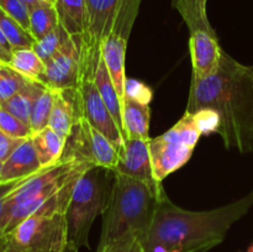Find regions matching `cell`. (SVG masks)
Returning <instances> with one entry per match:
<instances>
[{
    "label": "cell",
    "instance_id": "obj_1",
    "mask_svg": "<svg viewBox=\"0 0 253 252\" xmlns=\"http://www.w3.org/2000/svg\"><path fill=\"white\" fill-rule=\"evenodd\" d=\"M212 109L220 116L217 133L227 150L253 152V68L222 53L220 68L207 79L192 78L188 113Z\"/></svg>",
    "mask_w": 253,
    "mask_h": 252
},
{
    "label": "cell",
    "instance_id": "obj_2",
    "mask_svg": "<svg viewBox=\"0 0 253 252\" xmlns=\"http://www.w3.org/2000/svg\"><path fill=\"white\" fill-rule=\"evenodd\" d=\"M252 207L253 190L231 204L207 211L184 210L165 195L158 202L143 246L146 251L162 245L169 252H208L224 241L232 225Z\"/></svg>",
    "mask_w": 253,
    "mask_h": 252
},
{
    "label": "cell",
    "instance_id": "obj_3",
    "mask_svg": "<svg viewBox=\"0 0 253 252\" xmlns=\"http://www.w3.org/2000/svg\"><path fill=\"white\" fill-rule=\"evenodd\" d=\"M165 189H156L141 180L114 172L108 205L103 212V229L98 249L127 235L145 241Z\"/></svg>",
    "mask_w": 253,
    "mask_h": 252
},
{
    "label": "cell",
    "instance_id": "obj_4",
    "mask_svg": "<svg viewBox=\"0 0 253 252\" xmlns=\"http://www.w3.org/2000/svg\"><path fill=\"white\" fill-rule=\"evenodd\" d=\"M88 168L90 167L82 163L59 162L29 178L4 202L0 215V229L4 235L25 219L36 214L48 198L67 183L81 177Z\"/></svg>",
    "mask_w": 253,
    "mask_h": 252
},
{
    "label": "cell",
    "instance_id": "obj_5",
    "mask_svg": "<svg viewBox=\"0 0 253 252\" xmlns=\"http://www.w3.org/2000/svg\"><path fill=\"white\" fill-rule=\"evenodd\" d=\"M108 172L100 167H90L78 178L66 211L67 240L77 249L89 247V232L98 215H103L108 205Z\"/></svg>",
    "mask_w": 253,
    "mask_h": 252
},
{
    "label": "cell",
    "instance_id": "obj_6",
    "mask_svg": "<svg viewBox=\"0 0 253 252\" xmlns=\"http://www.w3.org/2000/svg\"><path fill=\"white\" fill-rule=\"evenodd\" d=\"M67 244L66 214H34L5 235L2 249L11 252H62Z\"/></svg>",
    "mask_w": 253,
    "mask_h": 252
},
{
    "label": "cell",
    "instance_id": "obj_7",
    "mask_svg": "<svg viewBox=\"0 0 253 252\" xmlns=\"http://www.w3.org/2000/svg\"><path fill=\"white\" fill-rule=\"evenodd\" d=\"M118 160L119 152L115 146L82 118L67 136L61 162H77L115 172Z\"/></svg>",
    "mask_w": 253,
    "mask_h": 252
},
{
    "label": "cell",
    "instance_id": "obj_8",
    "mask_svg": "<svg viewBox=\"0 0 253 252\" xmlns=\"http://www.w3.org/2000/svg\"><path fill=\"white\" fill-rule=\"evenodd\" d=\"M44 64L40 83L52 90L78 88L84 77H94L96 69L89 59L85 36H72L68 43Z\"/></svg>",
    "mask_w": 253,
    "mask_h": 252
},
{
    "label": "cell",
    "instance_id": "obj_9",
    "mask_svg": "<svg viewBox=\"0 0 253 252\" xmlns=\"http://www.w3.org/2000/svg\"><path fill=\"white\" fill-rule=\"evenodd\" d=\"M78 88L81 91L83 118L94 128L100 131L115 146L118 152H120L121 148L124 147L125 140H124L123 133L116 125L113 115L101 99L100 93L94 83V77L86 74Z\"/></svg>",
    "mask_w": 253,
    "mask_h": 252
},
{
    "label": "cell",
    "instance_id": "obj_10",
    "mask_svg": "<svg viewBox=\"0 0 253 252\" xmlns=\"http://www.w3.org/2000/svg\"><path fill=\"white\" fill-rule=\"evenodd\" d=\"M88 19L86 43L89 59L94 66L98 64L104 40L114 34L118 11V0H84Z\"/></svg>",
    "mask_w": 253,
    "mask_h": 252
},
{
    "label": "cell",
    "instance_id": "obj_11",
    "mask_svg": "<svg viewBox=\"0 0 253 252\" xmlns=\"http://www.w3.org/2000/svg\"><path fill=\"white\" fill-rule=\"evenodd\" d=\"M148 141L150 140L142 138H126L124 147L119 152L115 172L141 180L156 189H161L163 188L162 184L157 182L153 175Z\"/></svg>",
    "mask_w": 253,
    "mask_h": 252
},
{
    "label": "cell",
    "instance_id": "obj_12",
    "mask_svg": "<svg viewBox=\"0 0 253 252\" xmlns=\"http://www.w3.org/2000/svg\"><path fill=\"white\" fill-rule=\"evenodd\" d=\"M148 147L153 175L161 183L173 172L182 168L190 160L194 151L192 146L170 140L165 135L150 138Z\"/></svg>",
    "mask_w": 253,
    "mask_h": 252
},
{
    "label": "cell",
    "instance_id": "obj_13",
    "mask_svg": "<svg viewBox=\"0 0 253 252\" xmlns=\"http://www.w3.org/2000/svg\"><path fill=\"white\" fill-rule=\"evenodd\" d=\"M189 51L193 64V78L207 79L219 71L224 51L220 47L216 34L204 30L190 32Z\"/></svg>",
    "mask_w": 253,
    "mask_h": 252
},
{
    "label": "cell",
    "instance_id": "obj_14",
    "mask_svg": "<svg viewBox=\"0 0 253 252\" xmlns=\"http://www.w3.org/2000/svg\"><path fill=\"white\" fill-rule=\"evenodd\" d=\"M83 118L79 88L53 90V108L48 126L59 136L67 138L74 124Z\"/></svg>",
    "mask_w": 253,
    "mask_h": 252
},
{
    "label": "cell",
    "instance_id": "obj_15",
    "mask_svg": "<svg viewBox=\"0 0 253 252\" xmlns=\"http://www.w3.org/2000/svg\"><path fill=\"white\" fill-rule=\"evenodd\" d=\"M49 168V167H48ZM44 168L40 163L32 138H26L2 165L0 182L24 179L37 174Z\"/></svg>",
    "mask_w": 253,
    "mask_h": 252
},
{
    "label": "cell",
    "instance_id": "obj_16",
    "mask_svg": "<svg viewBox=\"0 0 253 252\" xmlns=\"http://www.w3.org/2000/svg\"><path fill=\"white\" fill-rule=\"evenodd\" d=\"M126 46H127V40L116 35H111L110 37L104 40L100 46L101 56L123 105L125 101V82L127 78L125 74V56L127 48Z\"/></svg>",
    "mask_w": 253,
    "mask_h": 252
},
{
    "label": "cell",
    "instance_id": "obj_17",
    "mask_svg": "<svg viewBox=\"0 0 253 252\" xmlns=\"http://www.w3.org/2000/svg\"><path fill=\"white\" fill-rule=\"evenodd\" d=\"M124 132L126 138H142L150 140V105L125 99L123 105Z\"/></svg>",
    "mask_w": 253,
    "mask_h": 252
},
{
    "label": "cell",
    "instance_id": "obj_18",
    "mask_svg": "<svg viewBox=\"0 0 253 252\" xmlns=\"http://www.w3.org/2000/svg\"><path fill=\"white\" fill-rule=\"evenodd\" d=\"M59 25L71 36H85L88 19L84 0H53Z\"/></svg>",
    "mask_w": 253,
    "mask_h": 252
},
{
    "label": "cell",
    "instance_id": "obj_19",
    "mask_svg": "<svg viewBox=\"0 0 253 252\" xmlns=\"http://www.w3.org/2000/svg\"><path fill=\"white\" fill-rule=\"evenodd\" d=\"M94 83H95L96 88H98L99 93H100L101 99L105 103L106 108L113 115L114 120H115L116 125L120 128L121 133L125 140V132H124V119H123V104H121L120 98L118 95L115 86H114L113 81L110 78L106 64L104 62L103 56L100 53V58H99L98 64H96L95 73H94Z\"/></svg>",
    "mask_w": 253,
    "mask_h": 252
},
{
    "label": "cell",
    "instance_id": "obj_20",
    "mask_svg": "<svg viewBox=\"0 0 253 252\" xmlns=\"http://www.w3.org/2000/svg\"><path fill=\"white\" fill-rule=\"evenodd\" d=\"M31 138L42 167H53L61 162L66 146V138L59 136L49 126L32 135Z\"/></svg>",
    "mask_w": 253,
    "mask_h": 252
},
{
    "label": "cell",
    "instance_id": "obj_21",
    "mask_svg": "<svg viewBox=\"0 0 253 252\" xmlns=\"http://www.w3.org/2000/svg\"><path fill=\"white\" fill-rule=\"evenodd\" d=\"M30 11V34L35 41L43 39L59 26L58 15L53 0H43L35 5Z\"/></svg>",
    "mask_w": 253,
    "mask_h": 252
},
{
    "label": "cell",
    "instance_id": "obj_22",
    "mask_svg": "<svg viewBox=\"0 0 253 252\" xmlns=\"http://www.w3.org/2000/svg\"><path fill=\"white\" fill-rule=\"evenodd\" d=\"M46 86L42 83L30 79L29 83L26 84V86L22 90L15 94L7 101L2 103L0 105V108L5 109L6 111L11 113L12 115L19 118L20 120H22L25 124H27L30 126V118H31V111L32 108H34L35 100H36L37 96L41 94V91Z\"/></svg>",
    "mask_w": 253,
    "mask_h": 252
},
{
    "label": "cell",
    "instance_id": "obj_23",
    "mask_svg": "<svg viewBox=\"0 0 253 252\" xmlns=\"http://www.w3.org/2000/svg\"><path fill=\"white\" fill-rule=\"evenodd\" d=\"M207 2L208 0H172L173 7L179 12L190 32L204 30L216 34L208 19Z\"/></svg>",
    "mask_w": 253,
    "mask_h": 252
},
{
    "label": "cell",
    "instance_id": "obj_24",
    "mask_svg": "<svg viewBox=\"0 0 253 252\" xmlns=\"http://www.w3.org/2000/svg\"><path fill=\"white\" fill-rule=\"evenodd\" d=\"M9 66L31 81L40 82L44 73L46 64L32 47L15 48L11 52Z\"/></svg>",
    "mask_w": 253,
    "mask_h": 252
},
{
    "label": "cell",
    "instance_id": "obj_25",
    "mask_svg": "<svg viewBox=\"0 0 253 252\" xmlns=\"http://www.w3.org/2000/svg\"><path fill=\"white\" fill-rule=\"evenodd\" d=\"M0 30L12 49L32 47L36 42L27 30H25L16 20L12 19L1 9H0Z\"/></svg>",
    "mask_w": 253,
    "mask_h": 252
},
{
    "label": "cell",
    "instance_id": "obj_26",
    "mask_svg": "<svg viewBox=\"0 0 253 252\" xmlns=\"http://www.w3.org/2000/svg\"><path fill=\"white\" fill-rule=\"evenodd\" d=\"M141 1L142 0H118V11L113 35L128 41L133 24L138 15Z\"/></svg>",
    "mask_w": 253,
    "mask_h": 252
},
{
    "label": "cell",
    "instance_id": "obj_27",
    "mask_svg": "<svg viewBox=\"0 0 253 252\" xmlns=\"http://www.w3.org/2000/svg\"><path fill=\"white\" fill-rule=\"evenodd\" d=\"M52 108H53V90L46 86L37 96L34 108H32L31 118H30V127H31L32 135L40 132L48 126Z\"/></svg>",
    "mask_w": 253,
    "mask_h": 252
},
{
    "label": "cell",
    "instance_id": "obj_28",
    "mask_svg": "<svg viewBox=\"0 0 253 252\" xmlns=\"http://www.w3.org/2000/svg\"><path fill=\"white\" fill-rule=\"evenodd\" d=\"M71 39V35L59 25V26L57 27L54 31H52L51 34H48L47 36H44L43 39L35 42L32 48H34L35 52L39 54L40 58H41L44 63H47L57 52L61 51V49L68 43Z\"/></svg>",
    "mask_w": 253,
    "mask_h": 252
},
{
    "label": "cell",
    "instance_id": "obj_29",
    "mask_svg": "<svg viewBox=\"0 0 253 252\" xmlns=\"http://www.w3.org/2000/svg\"><path fill=\"white\" fill-rule=\"evenodd\" d=\"M29 81L9 64L2 63L0 66V105L22 90Z\"/></svg>",
    "mask_w": 253,
    "mask_h": 252
},
{
    "label": "cell",
    "instance_id": "obj_30",
    "mask_svg": "<svg viewBox=\"0 0 253 252\" xmlns=\"http://www.w3.org/2000/svg\"><path fill=\"white\" fill-rule=\"evenodd\" d=\"M163 135L166 137L170 138V140L183 142L185 145H189L195 148L202 133H200V131L195 126L194 120H193V114L185 111L182 119L173 127H170L167 132L163 133Z\"/></svg>",
    "mask_w": 253,
    "mask_h": 252
},
{
    "label": "cell",
    "instance_id": "obj_31",
    "mask_svg": "<svg viewBox=\"0 0 253 252\" xmlns=\"http://www.w3.org/2000/svg\"><path fill=\"white\" fill-rule=\"evenodd\" d=\"M0 130L12 138L26 140L32 137L31 127L2 108H0Z\"/></svg>",
    "mask_w": 253,
    "mask_h": 252
},
{
    "label": "cell",
    "instance_id": "obj_32",
    "mask_svg": "<svg viewBox=\"0 0 253 252\" xmlns=\"http://www.w3.org/2000/svg\"><path fill=\"white\" fill-rule=\"evenodd\" d=\"M193 120L195 126L200 133L203 135H210V133H217L220 126V116L212 109H200V110L193 113Z\"/></svg>",
    "mask_w": 253,
    "mask_h": 252
},
{
    "label": "cell",
    "instance_id": "obj_33",
    "mask_svg": "<svg viewBox=\"0 0 253 252\" xmlns=\"http://www.w3.org/2000/svg\"><path fill=\"white\" fill-rule=\"evenodd\" d=\"M126 98L143 104V105H150L153 98V91L150 86L146 85L142 82L137 81V79L126 78L125 99Z\"/></svg>",
    "mask_w": 253,
    "mask_h": 252
},
{
    "label": "cell",
    "instance_id": "obj_34",
    "mask_svg": "<svg viewBox=\"0 0 253 252\" xmlns=\"http://www.w3.org/2000/svg\"><path fill=\"white\" fill-rule=\"evenodd\" d=\"M0 9L16 20L25 30L30 29L29 7L21 0H0ZM30 32V31H29Z\"/></svg>",
    "mask_w": 253,
    "mask_h": 252
},
{
    "label": "cell",
    "instance_id": "obj_35",
    "mask_svg": "<svg viewBox=\"0 0 253 252\" xmlns=\"http://www.w3.org/2000/svg\"><path fill=\"white\" fill-rule=\"evenodd\" d=\"M96 252H147L142 241L136 235H127L101 249L96 250Z\"/></svg>",
    "mask_w": 253,
    "mask_h": 252
},
{
    "label": "cell",
    "instance_id": "obj_36",
    "mask_svg": "<svg viewBox=\"0 0 253 252\" xmlns=\"http://www.w3.org/2000/svg\"><path fill=\"white\" fill-rule=\"evenodd\" d=\"M34 177V175H32ZM31 178V177H29ZM29 178H24V179H17V180H11V182H5V183H0V215H1V210H2V205H4V202L6 200V198L11 194L14 190H16L17 188L20 187L21 184H24ZM5 242V235L4 232L1 231L0 229V249H2Z\"/></svg>",
    "mask_w": 253,
    "mask_h": 252
},
{
    "label": "cell",
    "instance_id": "obj_37",
    "mask_svg": "<svg viewBox=\"0 0 253 252\" xmlns=\"http://www.w3.org/2000/svg\"><path fill=\"white\" fill-rule=\"evenodd\" d=\"M25 140L12 138L0 130V162H5Z\"/></svg>",
    "mask_w": 253,
    "mask_h": 252
},
{
    "label": "cell",
    "instance_id": "obj_38",
    "mask_svg": "<svg viewBox=\"0 0 253 252\" xmlns=\"http://www.w3.org/2000/svg\"><path fill=\"white\" fill-rule=\"evenodd\" d=\"M10 59H11V52L7 51L4 46L0 43V62L4 64H9Z\"/></svg>",
    "mask_w": 253,
    "mask_h": 252
},
{
    "label": "cell",
    "instance_id": "obj_39",
    "mask_svg": "<svg viewBox=\"0 0 253 252\" xmlns=\"http://www.w3.org/2000/svg\"><path fill=\"white\" fill-rule=\"evenodd\" d=\"M22 2H24L25 5H26L27 7H29V10L31 9V7H34L35 5L40 4L41 1H43V0H21Z\"/></svg>",
    "mask_w": 253,
    "mask_h": 252
},
{
    "label": "cell",
    "instance_id": "obj_40",
    "mask_svg": "<svg viewBox=\"0 0 253 252\" xmlns=\"http://www.w3.org/2000/svg\"><path fill=\"white\" fill-rule=\"evenodd\" d=\"M78 251H79V250L77 249V247L74 246V245L69 244V242H68V244L66 245V247H64L63 251H62V252H78Z\"/></svg>",
    "mask_w": 253,
    "mask_h": 252
},
{
    "label": "cell",
    "instance_id": "obj_41",
    "mask_svg": "<svg viewBox=\"0 0 253 252\" xmlns=\"http://www.w3.org/2000/svg\"><path fill=\"white\" fill-rule=\"evenodd\" d=\"M247 252H253V242L251 245H250V247H249V250H247Z\"/></svg>",
    "mask_w": 253,
    "mask_h": 252
},
{
    "label": "cell",
    "instance_id": "obj_42",
    "mask_svg": "<svg viewBox=\"0 0 253 252\" xmlns=\"http://www.w3.org/2000/svg\"><path fill=\"white\" fill-rule=\"evenodd\" d=\"M2 165H4V162H0V177H1V170H2ZM1 183V182H0Z\"/></svg>",
    "mask_w": 253,
    "mask_h": 252
},
{
    "label": "cell",
    "instance_id": "obj_43",
    "mask_svg": "<svg viewBox=\"0 0 253 252\" xmlns=\"http://www.w3.org/2000/svg\"><path fill=\"white\" fill-rule=\"evenodd\" d=\"M0 252H11V251H7V250L5 249H0Z\"/></svg>",
    "mask_w": 253,
    "mask_h": 252
},
{
    "label": "cell",
    "instance_id": "obj_44",
    "mask_svg": "<svg viewBox=\"0 0 253 252\" xmlns=\"http://www.w3.org/2000/svg\"><path fill=\"white\" fill-rule=\"evenodd\" d=\"M1 64H2V63H1V62H0V66H1Z\"/></svg>",
    "mask_w": 253,
    "mask_h": 252
}]
</instances>
